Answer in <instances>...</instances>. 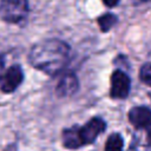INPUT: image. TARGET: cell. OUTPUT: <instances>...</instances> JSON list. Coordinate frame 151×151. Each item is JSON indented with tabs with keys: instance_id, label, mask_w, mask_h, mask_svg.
Listing matches in <instances>:
<instances>
[{
	"instance_id": "cell-13",
	"label": "cell",
	"mask_w": 151,
	"mask_h": 151,
	"mask_svg": "<svg viewBox=\"0 0 151 151\" xmlns=\"http://www.w3.org/2000/svg\"><path fill=\"white\" fill-rule=\"evenodd\" d=\"M4 67H5V59H4V55L0 54V80L4 74Z\"/></svg>"
},
{
	"instance_id": "cell-8",
	"label": "cell",
	"mask_w": 151,
	"mask_h": 151,
	"mask_svg": "<svg viewBox=\"0 0 151 151\" xmlns=\"http://www.w3.org/2000/svg\"><path fill=\"white\" fill-rule=\"evenodd\" d=\"M143 131H144V134L143 136L142 134L140 136H138V134L134 136L133 142H131V145H130L129 151H150L151 142L149 140L145 130H143Z\"/></svg>"
},
{
	"instance_id": "cell-9",
	"label": "cell",
	"mask_w": 151,
	"mask_h": 151,
	"mask_svg": "<svg viewBox=\"0 0 151 151\" xmlns=\"http://www.w3.org/2000/svg\"><path fill=\"white\" fill-rule=\"evenodd\" d=\"M123 144L122 136L119 133H112L105 143V151H123Z\"/></svg>"
},
{
	"instance_id": "cell-10",
	"label": "cell",
	"mask_w": 151,
	"mask_h": 151,
	"mask_svg": "<svg viewBox=\"0 0 151 151\" xmlns=\"http://www.w3.org/2000/svg\"><path fill=\"white\" fill-rule=\"evenodd\" d=\"M117 22V17L112 13H105L101 17L98 18V24L101 31L106 32L109 31L111 27H113V25Z\"/></svg>"
},
{
	"instance_id": "cell-14",
	"label": "cell",
	"mask_w": 151,
	"mask_h": 151,
	"mask_svg": "<svg viewBox=\"0 0 151 151\" xmlns=\"http://www.w3.org/2000/svg\"><path fill=\"white\" fill-rule=\"evenodd\" d=\"M140 1H150V0H140Z\"/></svg>"
},
{
	"instance_id": "cell-2",
	"label": "cell",
	"mask_w": 151,
	"mask_h": 151,
	"mask_svg": "<svg viewBox=\"0 0 151 151\" xmlns=\"http://www.w3.org/2000/svg\"><path fill=\"white\" fill-rule=\"evenodd\" d=\"M105 130V122L94 117L83 126H72L63 131V144L67 149H79L92 144L96 138Z\"/></svg>"
},
{
	"instance_id": "cell-11",
	"label": "cell",
	"mask_w": 151,
	"mask_h": 151,
	"mask_svg": "<svg viewBox=\"0 0 151 151\" xmlns=\"http://www.w3.org/2000/svg\"><path fill=\"white\" fill-rule=\"evenodd\" d=\"M139 78L143 83L151 86V63H146L140 67Z\"/></svg>"
},
{
	"instance_id": "cell-4",
	"label": "cell",
	"mask_w": 151,
	"mask_h": 151,
	"mask_svg": "<svg viewBox=\"0 0 151 151\" xmlns=\"http://www.w3.org/2000/svg\"><path fill=\"white\" fill-rule=\"evenodd\" d=\"M131 80L129 76L120 70H116L111 76L110 96L114 99H124L129 96Z\"/></svg>"
},
{
	"instance_id": "cell-7",
	"label": "cell",
	"mask_w": 151,
	"mask_h": 151,
	"mask_svg": "<svg viewBox=\"0 0 151 151\" xmlns=\"http://www.w3.org/2000/svg\"><path fill=\"white\" fill-rule=\"evenodd\" d=\"M78 87H79V81L77 76L72 72H67L60 78L55 87V91L59 97H70L78 91Z\"/></svg>"
},
{
	"instance_id": "cell-12",
	"label": "cell",
	"mask_w": 151,
	"mask_h": 151,
	"mask_svg": "<svg viewBox=\"0 0 151 151\" xmlns=\"http://www.w3.org/2000/svg\"><path fill=\"white\" fill-rule=\"evenodd\" d=\"M103 2L107 6V7H114L118 5L119 0H103Z\"/></svg>"
},
{
	"instance_id": "cell-5",
	"label": "cell",
	"mask_w": 151,
	"mask_h": 151,
	"mask_svg": "<svg viewBox=\"0 0 151 151\" xmlns=\"http://www.w3.org/2000/svg\"><path fill=\"white\" fill-rule=\"evenodd\" d=\"M24 80V72L20 65H12L4 72L0 80V90L4 93L14 92Z\"/></svg>"
},
{
	"instance_id": "cell-3",
	"label": "cell",
	"mask_w": 151,
	"mask_h": 151,
	"mask_svg": "<svg viewBox=\"0 0 151 151\" xmlns=\"http://www.w3.org/2000/svg\"><path fill=\"white\" fill-rule=\"evenodd\" d=\"M28 14V0H0V18L8 24H19Z\"/></svg>"
},
{
	"instance_id": "cell-1",
	"label": "cell",
	"mask_w": 151,
	"mask_h": 151,
	"mask_svg": "<svg viewBox=\"0 0 151 151\" xmlns=\"http://www.w3.org/2000/svg\"><path fill=\"white\" fill-rule=\"evenodd\" d=\"M70 59V46L59 39H45L32 46L28 53L29 64L48 74L60 73Z\"/></svg>"
},
{
	"instance_id": "cell-6",
	"label": "cell",
	"mask_w": 151,
	"mask_h": 151,
	"mask_svg": "<svg viewBox=\"0 0 151 151\" xmlns=\"http://www.w3.org/2000/svg\"><path fill=\"white\" fill-rule=\"evenodd\" d=\"M130 123L138 130H147L151 127V110L146 106H136L129 112Z\"/></svg>"
}]
</instances>
